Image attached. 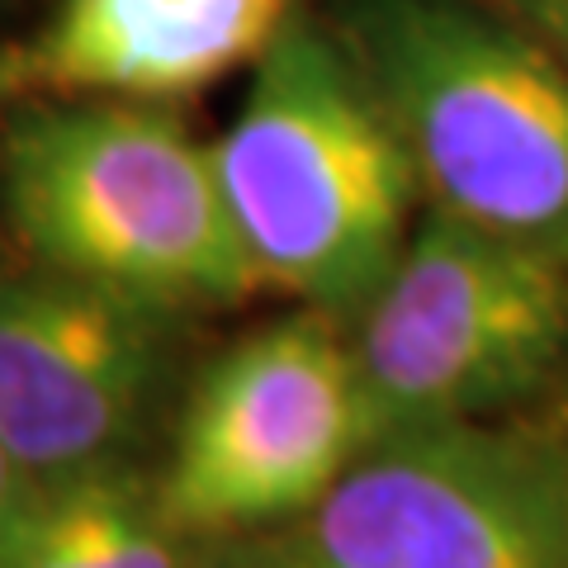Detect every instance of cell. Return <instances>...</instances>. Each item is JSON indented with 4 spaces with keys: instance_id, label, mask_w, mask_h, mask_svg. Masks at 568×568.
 <instances>
[{
    "instance_id": "11",
    "label": "cell",
    "mask_w": 568,
    "mask_h": 568,
    "mask_svg": "<svg viewBox=\"0 0 568 568\" xmlns=\"http://www.w3.org/2000/svg\"><path fill=\"white\" fill-rule=\"evenodd\" d=\"M29 488H33V484L20 474V465H14V459L6 455V446H0V521H6L10 511L24 503V493H29Z\"/></svg>"
},
{
    "instance_id": "5",
    "label": "cell",
    "mask_w": 568,
    "mask_h": 568,
    "mask_svg": "<svg viewBox=\"0 0 568 568\" xmlns=\"http://www.w3.org/2000/svg\"><path fill=\"white\" fill-rule=\"evenodd\" d=\"M233 568H568L564 436L497 417L379 436Z\"/></svg>"
},
{
    "instance_id": "13",
    "label": "cell",
    "mask_w": 568,
    "mask_h": 568,
    "mask_svg": "<svg viewBox=\"0 0 568 568\" xmlns=\"http://www.w3.org/2000/svg\"><path fill=\"white\" fill-rule=\"evenodd\" d=\"M564 455H568V436H564Z\"/></svg>"
},
{
    "instance_id": "2",
    "label": "cell",
    "mask_w": 568,
    "mask_h": 568,
    "mask_svg": "<svg viewBox=\"0 0 568 568\" xmlns=\"http://www.w3.org/2000/svg\"><path fill=\"white\" fill-rule=\"evenodd\" d=\"M223 209L261 290L336 323L365 304L417 223V181L361 67L308 14L256 58L209 142Z\"/></svg>"
},
{
    "instance_id": "10",
    "label": "cell",
    "mask_w": 568,
    "mask_h": 568,
    "mask_svg": "<svg viewBox=\"0 0 568 568\" xmlns=\"http://www.w3.org/2000/svg\"><path fill=\"white\" fill-rule=\"evenodd\" d=\"M503 10L568 62V0H503Z\"/></svg>"
},
{
    "instance_id": "3",
    "label": "cell",
    "mask_w": 568,
    "mask_h": 568,
    "mask_svg": "<svg viewBox=\"0 0 568 568\" xmlns=\"http://www.w3.org/2000/svg\"><path fill=\"white\" fill-rule=\"evenodd\" d=\"M0 204L33 265L162 313L261 294L223 209L209 142L166 104L67 95L0 148Z\"/></svg>"
},
{
    "instance_id": "12",
    "label": "cell",
    "mask_w": 568,
    "mask_h": 568,
    "mask_svg": "<svg viewBox=\"0 0 568 568\" xmlns=\"http://www.w3.org/2000/svg\"><path fill=\"white\" fill-rule=\"evenodd\" d=\"M20 71H24L20 58H0V100H6V91H10L14 81H20Z\"/></svg>"
},
{
    "instance_id": "7",
    "label": "cell",
    "mask_w": 568,
    "mask_h": 568,
    "mask_svg": "<svg viewBox=\"0 0 568 568\" xmlns=\"http://www.w3.org/2000/svg\"><path fill=\"white\" fill-rule=\"evenodd\" d=\"M181 323L33 261L0 271V446L29 484L133 465L175 379Z\"/></svg>"
},
{
    "instance_id": "6",
    "label": "cell",
    "mask_w": 568,
    "mask_h": 568,
    "mask_svg": "<svg viewBox=\"0 0 568 568\" xmlns=\"http://www.w3.org/2000/svg\"><path fill=\"white\" fill-rule=\"evenodd\" d=\"M369 446L346 327L294 308L194 375L152 488L185 540H252L304 517Z\"/></svg>"
},
{
    "instance_id": "8",
    "label": "cell",
    "mask_w": 568,
    "mask_h": 568,
    "mask_svg": "<svg viewBox=\"0 0 568 568\" xmlns=\"http://www.w3.org/2000/svg\"><path fill=\"white\" fill-rule=\"evenodd\" d=\"M294 14V0H62L33 71L62 95L166 104L256 67Z\"/></svg>"
},
{
    "instance_id": "4",
    "label": "cell",
    "mask_w": 568,
    "mask_h": 568,
    "mask_svg": "<svg viewBox=\"0 0 568 568\" xmlns=\"http://www.w3.org/2000/svg\"><path fill=\"white\" fill-rule=\"evenodd\" d=\"M342 327L375 440L493 422L564 365L568 265L422 209Z\"/></svg>"
},
{
    "instance_id": "9",
    "label": "cell",
    "mask_w": 568,
    "mask_h": 568,
    "mask_svg": "<svg viewBox=\"0 0 568 568\" xmlns=\"http://www.w3.org/2000/svg\"><path fill=\"white\" fill-rule=\"evenodd\" d=\"M0 568H194L152 478L133 465L33 484L0 521Z\"/></svg>"
},
{
    "instance_id": "1",
    "label": "cell",
    "mask_w": 568,
    "mask_h": 568,
    "mask_svg": "<svg viewBox=\"0 0 568 568\" xmlns=\"http://www.w3.org/2000/svg\"><path fill=\"white\" fill-rule=\"evenodd\" d=\"M417 194L440 219L568 265V62L478 0H336Z\"/></svg>"
}]
</instances>
